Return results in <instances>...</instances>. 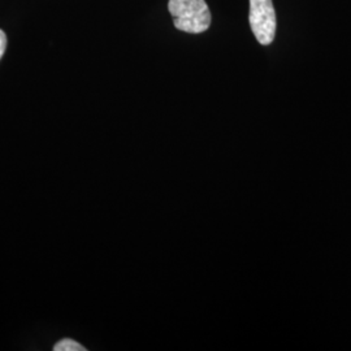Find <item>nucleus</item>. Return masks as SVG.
Segmentation results:
<instances>
[{
  "instance_id": "1",
  "label": "nucleus",
  "mask_w": 351,
  "mask_h": 351,
  "mask_svg": "<svg viewBox=\"0 0 351 351\" xmlns=\"http://www.w3.org/2000/svg\"><path fill=\"white\" fill-rule=\"evenodd\" d=\"M168 10L181 32L201 34L211 26V12L204 0H169Z\"/></svg>"
},
{
  "instance_id": "4",
  "label": "nucleus",
  "mask_w": 351,
  "mask_h": 351,
  "mask_svg": "<svg viewBox=\"0 0 351 351\" xmlns=\"http://www.w3.org/2000/svg\"><path fill=\"white\" fill-rule=\"evenodd\" d=\"M5 47H7V36L4 34L3 30H0V59L4 55Z\"/></svg>"
},
{
  "instance_id": "2",
  "label": "nucleus",
  "mask_w": 351,
  "mask_h": 351,
  "mask_svg": "<svg viewBox=\"0 0 351 351\" xmlns=\"http://www.w3.org/2000/svg\"><path fill=\"white\" fill-rule=\"evenodd\" d=\"M250 26L258 42L268 46L276 34V12L272 0H250Z\"/></svg>"
},
{
  "instance_id": "3",
  "label": "nucleus",
  "mask_w": 351,
  "mask_h": 351,
  "mask_svg": "<svg viewBox=\"0 0 351 351\" xmlns=\"http://www.w3.org/2000/svg\"><path fill=\"white\" fill-rule=\"evenodd\" d=\"M55 351H86V348L75 342V339H62L53 346Z\"/></svg>"
}]
</instances>
